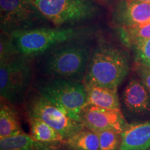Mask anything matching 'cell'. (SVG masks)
Wrapping results in <instances>:
<instances>
[{"label": "cell", "instance_id": "obj_1", "mask_svg": "<svg viewBox=\"0 0 150 150\" xmlns=\"http://www.w3.org/2000/svg\"><path fill=\"white\" fill-rule=\"evenodd\" d=\"M86 75V85H97L117 90L129 71L125 53L115 47L102 44L91 54Z\"/></svg>", "mask_w": 150, "mask_h": 150}, {"label": "cell", "instance_id": "obj_2", "mask_svg": "<svg viewBox=\"0 0 150 150\" xmlns=\"http://www.w3.org/2000/svg\"><path fill=\"white\" fill-rule=\"evenodd\" d=\"M38 93L70 117L82 122L81 112L87 101L85 84L57 78L42 83L39 87Z\"/></svg>", "mask_w": 150, "mask_h": 150}, {"label": "cell", "instance_id": "obj_3", "mask_svg": "<svg viewBox=\"0 0 150 150\" xmlns=\"http://www.w3.org/2000/svg\"><path fill=\"white\" fill-rule=\"evenodd\" d=\"M77 34V31L73 29L41 28L18 30L11 32L10 35L19 53L24 56H33L70 40Z\"/></svg>", "mask_w": 150, "mask_h": 150}, {"label": "cell", "instance_id": "obj_4", "mask_svg": "<svg viewBox=\"0 0 150 150\" xmlns=\"http://www.w3.org/2000/svg\"><path fill=\"white\" fill-rule=\"evenodd\" d=\"M91 52L87 46L81 44L67 45L59 49L49 56L45 70L56 78L74 79L86 72Z\"/></svg>", "mask_w": 150, "mask_h": 150}, {"label": "cell", "instance_id": "obj_5", "mask_svg": "<svg viewBox=\"0 0 150 150\" xmlns=\"http://www.w3.org/2000/svg\"><path fill=\"white\" fill-rule=\"evenodd\" d=\"M42 17L55 26L93 16L97 8L88 0H29Z\"/></svg>", "mask_w": 150, "mask_h": 150}, {"label": "cell", "instance_id": "obj_6", "mask_svg": "<svg viewBox=\"0 0 150 150\" xmlns=\"http://www.w3.org/2000/svg\"><path fill=\"white\" fill-rule=\"evenodd\" d=\"M27 108L28 115L44 121L59 131L65 140L85 128L83 123L75 120L40 95L31 99Z\"/></svg>", "mask_w": 150, "mask_h": 150}, {"label": "cell", "instance_id": "obj_7", "mask_svg": "<svg viewBox=\"0 0 150 150\" xmlns=\"http://www.w3.org/2000/svg\"><path fill=\"white\" fill-rule=\"evenodd\" d=\"M31 79V69L25 61L12 59L0 63V95L14 102L27 88Z\"/></svg>", "mask_w": 150, "mask_h": 150}, {"label": "cell", "instance_id": "obj_8", "mask_svg": "<svg viewBox=\"0 0 150 150\" xmlns=\"http://www.w3.org/2000/svg\"><path fill=\"white\" fill-rule=\"evenodd\" d=\"M0 16L1 29L11 33L24 29L42 17L29 0H0Z\"/></svg>", "mask_w": 150, "mask_h": 150}, {"label": "cell", "instance_id": "obj_9", "mask_svg": "<svg viewBox=\"0 0 150 150\" xmlns=\"http://www.w3.org/2000/svg\"><path fill=\"white\" fill-rule=\"evenodd\" d=\"M81 119L86 128L95 132L108 130L121 134L127 127L121 110L88 106L82 109Z\"/></svg>", "mask_w": 150, "mask_h": 150}, {"label": "cell", "instance_id": "obj_10", "mask_svg": "<svg viewBox=\"0 0 150 150\" xmlns=\"http://www.w3.org/2000/svg\"><path fill=\"white\" fill-rule=\"evenodd\" d=\"M122 99L131 112L142 114L150 111V95L141 80L131 79L124 90Z\"/></svg>", "mask_w": 150, "mask_h": 150}, {"label": "cell", "instance_id": "obj_11", "mask_svg": "<svg viewBox=\"0 0 150 150\" xmlns=\"http://www.w3.org/2000/svg\"><path fill=\"white\" fill-rule=\"evenodd\" d=\"M120 137V145L118 150H149L150 121L127 126Z\"/></svg>", "mask_w": 150, "mask_h": 150}, {"label": "cell", "instance_id": "obj_12", "mask_svg": "<svg viewBox=\"0 0 150 150\" xmlns=\"http://www.w3.org/2000/svg\"><path fill=\"white\" fill-rule=\"evenodd\" d=\"M85 85L87 101L84 107L93 106L106 109L120 110L117 90L97 85Z\"/></svg>", "mask_w": 150, "mask_h": 150}, {"label": "cell", "instance_id": "obj_13", "mask_svg": "<svg viewBox=\"0 0 150 150\" xmlns=\"http://www.w3.org/2000/svg\"><path fill=\"white\" fill-rule=\"evenodd\" d=\"M122 27L141 24L150 21V3L125 0L120 13Z\"/></svg>", "mask_w": 150, "mask_h": 150}, {"label": "cell", "instance_id": "obj_14", "mask_svg": "<svg viewBox=\"0 0 150 150\" xmlns=\"http://www.w3.org/2000/svg\"><path fill=\"white\" fill-rule=\"evenodd\" d=\"M55 148L56 145L37 141L24 132L0 138V150H54Z\"/></svg>", "mask_w": 150, "mask_h": 150}, {"label": "cell", "instance_id": "obj_15", "mask_svg": "<svg viewBox=\"0 0 150 150\" xmlns=\"http://www.w3.org/2000/svg\"><path fill=\"white\" fill-rule=\"evenodd\" d=\"M31 136L37 141L50 145H57L65 142V139L59 131L39 118L29 116Z\"/></svg>", "mask_w": 150, "mask_h": 150}, {"label": "cell", "instance_id": "obj_16", "mask_svg": "<svg viewBox=\"0 0 150 150\" xmlns=\"http://www.w3.org/2000/svg\"><path fill=\"white\" fill-rule=\"evenodd\" d=\"M23 132L16 110L1 102L0 106V138L16 136Z\"/></svg>", "mask_w": 150, "mask_h": 150}, {"label": "cell", "instance_id": "obj_17", "mask_svg": "<svg viewBox=\"0 0 150 150\" xmlns=\"http://www.w3.org/2000/svg\"><path fill=\"white\" fill-rule=\"evenodd\" d=\"M64 142L70 150H99L97 134L86 127L69 137Z\"/></svg>", "mask_w": 150, "mask_h": 150}, {"label": "cell", "instance_id": "obj_18", "mask_svg": "<svg viewBox=\"0 0 150 150\" xmlns=\"http://www.w3.org/2000/svg\"><path fill=\"white\" fill-rule=\"evenodd\" d=\"M121 34L123 40L129 45L138 40L150 39V21L138 25L122 27Z\"/></svg>", "mask_w": 150, "mask_h": 150}, {"label": "cell", "instance_id": "obj_19", "mask_svg": "<svg viewBox=\"0 0 150 150\" xmlns=\"http://www.w3.org/2000/svg\"><path fill=\"white\" fill-rule=\"evenodd\" d=\"M99 138V150H118L120 145V134L113 131L102 130L95 132Z\"/></svg>", "mask_w": 150, "mask_h": 150}, {"label": "cell", "instance_id": "obj_20", "mask_svg": "<svg viewBox=\"0 0 150 150\" xmlns=\"http://www.w3.org/2000/svg\"><path fill=\"white\" fill-rule=\"evenodd\" d=\"M137 62L150 67V39L138 40L132 45Z\"/></svg>", "mask_w": 150, "mask_h": 150}, {"label": "cell", "instance_id": "obj_21", "mask_svg": "<svg viewBox=\"0 0 150 150\" xmlns=\"http://www.w3.org/2000/svg\"><path fill=\"white\" fill-rule=\"evenodd\" d=\"M19 53L16 47L15 46L12 38H1V50H0V61L4 62L13 59V56Z\"/></svg>", "mask_w": 150, "mask_h": 150}, {"label": "cell", "instance_id": "obj_22", "mask_svg": "<svg viewBox=\"0 0 150 150\" xmlns=\"http://www.w3.org/2000/svg\"><path fill=\"white\" fill-rule=\"evenodd\" d=\"M137 74L150 93V67L137 62L135 67Z\"/></svg>", "mask_w": 150, "mask_h": 150}, {"label": "cell", "instance_id": "obj_23", "mask_svg": "<svg viewBox=\"0 0 150 150\" xmlns=\"http://www.w3.org/2000/svg\"><path fill=\"white\" fill-rule=\"evenodd\" d=\"M129 1H142V2L150 3V0H129Z\"/></svg>", "mask_w": 150, "mask_h": 150}, {"label": "cell", "instance_id": "obj_24", "mask_svg": "<svg viewBox=\"0 0 150 150\" xmlns=\"http://www.w3.org/2000/svg\"><path fill=\"white\" fill-rule=\"evenodd\" d=\"M104 1H109L110 0H104Z\"/></svg>", "mask_w": 150, "mask_h": 150}, {"label": "cell", "instance_id": "obj_25", "mask_svg": "<svg viewBox=\"0 0 150 150\" xmlns=\"http://www.w3.org/2000/svg\"><path fill=\"white\" fill-rule=\"evenodd\" d=\"M149 150H150V149H149Z\"/></svg>", "mask_w": 150, "mask_h": 150}]
</instances>
